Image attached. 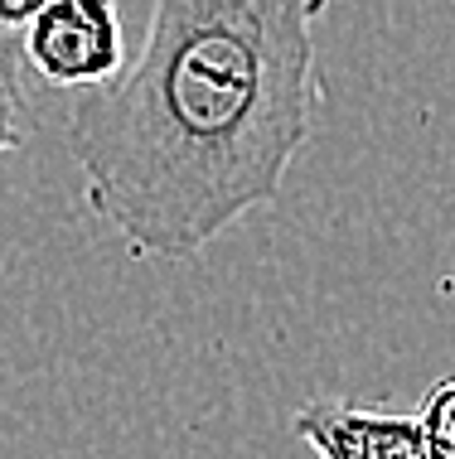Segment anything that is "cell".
<instances>
[{
    "label": "cell",
    "mask_w": 455,
    "mask_h": 459,
    "mask_svg": "<svg viewBox=\"0 0 455 459\" xmlns=\"http://www.w3.org/2000/svg\"><path fill=\"white\" fill-rule=\"evenodd\" d=\"M329 0H151L141 54L78 88L83 198L136 256L189 262L276 204L315 121V20Z\"/></svg>",
    "instance_id": "6da1fadb"
},
{
    "label": "cell",
    "mask_w": 455,
    "mask_h": 459,
    "mask_svg": "<svg viewBox=\"0 0 455 459\" xmlns=\"http://www.w3.org/2000/svg\"><path fill=\"white\" fill-rule=\"evenodd\" d=\"M291 426L319 459H432L422 416L359 402H305Z\"/></svg>",
    "instance_id": "3957f363"
},
{
    "label": "cell",
    "mask_w": 455,
    "mask_h": 459,
    "mask_svg": "<svg viewBox=\"0 0 455 459\" xmlns=\"http://www.w3.org/2000/svg\"><path fill=\"white\" fill-rule=\"evenodd\" d=\"M416 416H422V436H426L432 459H455V377H446L441 387L426 392Z\"/></svg>",
    "instance_id": "5b68a950"
},
{
    "label": "cell",
    "mask_w": 455,
    "mask_h": 459,
    "mask_svg": "<svg viewBox=\"0 0 455 459\" xmlns=\"http://www.w3.org/2000/svg\"><path fill=\"white\" fill-rule=\"evenodd\" d=\"M24 64L54 88H97L127 68L117 0H48L24 24Z\"/></svg>",
    "instance_id": "7a4b0ae2"
},
{
    "label": "cell",
    "mask_w": 455,
    "mask_h": 459,
    "mask_svg": "<svg viewBox=\"0 0 455 459\" xmlns=\"http://www.w3.org/2000/svg\"><path fill=\"white\" fill-rule=\"evenodd\" d=\"M20 58H24V48L15 44V30H0V155L20 151L34 131L30 97H24V78H20Z\"/></svg>",
    "instance_id": "277c9868"
}]
</instances>
